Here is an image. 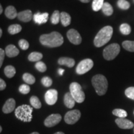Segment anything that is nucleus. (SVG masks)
Wrapping results in <instances>:
<instances>
[{
  "instance_id": "21",
  "label": "nucleus",
  "mask_w": 134,
  "mask_h": 134,
  "mask_svg": "<svg viewBox=\"0 0 134 134\" xmlns=\"http://www.w3.org/2000/svg\"><path fill=\"white\" fill-rule=\"evenodd\" d=\"M43 57V55L40 52H34L30 53L28 56V60L30 62H39Z\"/></svg>"
},
{
  "instance_id": "44",
  "label": "nucleus",
  "mask_w": 134,
  "mask_h": 134,
  "mask_svg": "<svg viewBox=\"0 0 134 134\" xmlns=\"http://www.w3.org/2000/svg\"><path fill=\"white\" fill-rule=\"evenodd\" d=\"M2 34H3L2 29H0V37H1V36H2Z\"/></svg>"
},
{
  "instance_id": "4",
  "label": "nucleus",
  "mask_w": 134,
  "mask_h": 134,
  "mask_svg": "<svg viewBox=\"0 0 134 134\" xmlns=\"http://www.w3.org/2000/svg\"><path fill=\"white\" fill-rule=\"evenodd\" d=\"M33 109L29 105L23 104L15 110V115L18 119L23 122H31L32 119Z\"/></svg>"
},
{
  "instance_id": "1",
  "label": "nucleus",
  "mask_w": 134,
  "mask_h": 134,
  "mask_svg": "<svg viewBox=\"0 0 134 134\" xmlns=\"http://www.w3.org/2000/svg\"><path fill=\"white\" fill-rule=\"evenodd\" d=\"M39 40L42 45L51 48L61 46L63 43L62 36L57 32H52L48 34L42 35Z\"/></svg>"
},
{
  "instance_id": "6",
  "label": "nucleus",
  "mask_w": 134,
  "mask_h": 134,
  "mask_svg": "<svg viewBox=\"0 0 134 134\" xmlns=\"http://www.w3.org/2000/svg\"><path fill=\"white\" fill-rule=\"evenodd\" d=\"M120 46L117 43H112L107 46L103 50V57L106 60H113L120 52Z\"/></svg>"
},
{
  "instance_id": "14",
  "label": "nucleus",
  "mask_w": 134,
  "mask_h": 134,
  "mask_svg": "<svg viewBox=\"0 0 134 134\" xmlns=\"http://www.w3.org/2000/svg\"><path fill=\"white\" fill-rule=\"evenodd\" d=\"M34 21L38 24H44L47 23L48 18V13H44L41 14V13H37L34 15Z\"/></svg>"
},
{
  "instance_id": "39",
  "label": "nucleus",
  "mask_w": 134,
  "mask_h": 134,
  "mask_svg": "<svg viewBox=\"0 0 134 134\" xmlns=\"http://www.w3.org/2000/svg\"><path fill=\"white\" fill-rule=\"evenodd\" d=\"M6 87V84L3 79H0V90L3 91Z\"/></svg>"
},
{
  "instance_id": "9",
  "label": "nucleus",
  "mask_w": 134,
  "mask_h": 134,
  "mask_svg": "<svg viewBox=\"0 0 134 134\" xmlns=\"http://www.w3.org/2000/svg\"><path fill=\"white\" fill-rule=\"evenodd\" d=\"M67 37L70 42L75 45H80L81 43L82 38L78 31L71 29L67 32Z\"/></svg>"
},
{
  "instance_id": "36",
  "label": "nucleus",
  "mask_w": 134,
  "mask_h": 134,
  "mask_svg": "<svg viewBox=\"0 0 134 134\" xmlns=\"http://www.w3.org/2000/svg\"><path fill=\"white\" fill-rule=\"evenodd\" d=\"M18 44H19V46L20 48H21L22 50H27L29 47V43L25 39H21L18 42Z\"/></svg>"
},
{
  "instance_id": "32",
  "label": "nucleus",
  "mask_w": 134,
  "mask_h": 134,
  "mask_svg": "<svg viewBox=\"0 0 134 134\" xmlns=\"http://www.w3.org/2000/svg\"><path fill=\"white\" fill-rule=\"evenodd\" d=\"M117 6L120 9L127 10L130 8V3L126 0H119L117 1Z\"/></svg>"
},
{
  "instance_id": "46",
  "label": "nucleus",
  "mask_w": 134,
  "mask_h": 134,
  "mask_svg": "<svg viewBox=\"0 0 134 134\" xmlns=\"http://www.w3.org/2000/svg\"><path fill=\"white\" fill-rule=\"evenodd\" d=\"M2 130H3V129H2V127H0V132H2Z\"/></svg>"
},
{
  "instance_id": "18",
  "label": "nucleus",
  "mask_w": 134,
  "mask_h": 134,
  "mask_svg": "<svg viewBox=\"0 0 134 134\" xmlns=\"http://www.w3.org/2000/svg\"><path fill=\"white\" fill-rule=\"evenodd\" d=\"M58 64L60 65H65L69 68H72L75 66V62L74 59L68 57H61L58 60Z\"/></svg>"
},
{
  "instance_id": "45",
  "label": "nucleus",
  "mask_w": 134,
  "mask_h": 134,
  "mask_svg": "<svg viewBox=\"0 0 134 134\" xmlns=\"http://www.w3.org/2000/svg\"><path fill=\"white\" fill-rule=\"evenodd\" d=\"M30 134H39V133H38V132H32V133H31Z\"/></svg>"
},
{
  "instance_id": "20",
  "label": "nucleus",
  "mask_w": 134,
  "mask_h": 134,
  "mask_svg": "<svg viewBox=\"0 0 134 134\" xmlns=\"http://www.w3.org/2000/svg\"><path fill=\"white\" fill-rule=\"evenodd\" d=\"M60 21L64 27L69 26L71 23V17L67 13L62 12L60 13Z\"/></svg>"
},
{
  "instance_id": "41",
  "label": "nucleus",
  "mask_w": 134,
  "mask_h": 134,
  "mask_svg": "<svg viewBox=\"0 0 134 134\" xmlns=\"http://www.w3.org/2000/svg\"><path fill=\"white\" fill-rule=\"evenodd\" d=\"M80 1L82 3H89L90 1V0H80Z\"/></svg>"
},
{
  "instance_id": "7",
  "label": "nucleus",
  "mask_w": 134,
  "mask_h": 134,
  "mask_svg": "<svg viewBox=\"0 0 134 134\" xmlns=\"http://www.w3.org/2000/svg\"><path fill=\"white\" fill-rule=\"evenodd\" d=\"M94 65L93 61L90 58H86L78 63L76 68L77 74L83 75L90 71L93 68Z\"/></svg>"
},
{
  "instance_id": "42",
  "label": "nucleus",
  "mask_w": 134,
  "mask_h": 134,
  "mask_svg": "<svg viewBox=\"0 0 134 134\" xmlns=\"http://www.w3.org/2000/svg\"><path fill=\"white\" fill-rule=\"evenodd\" d=\"M3 13V7L1 5H0V14H2Z\"/></svg>"
},
{
  "instance_id": "15",
  "label": "nucleus",
  "mask_w": 134,
  "mask_h": 134,
  "mask_svg": "<svg viewBox=\"0 0 134 134\" xmlns=\"http://www.w3.org/2000/svg\"><path fill=\"white\" fill-rule=\"evenodd\" d=\"M18 18L22 22L27 23L32 19V13L31 10H25L18 13Z\"/></svg>"
},
{
  "instance_id": "30",
  "label": "nucleus",
  "mask_w": 134,
  "mask_h": 134,
  "mask_svg": "<svg viewBox=\"0 0 134 134\" xmlns=\"http://www.w3.org/2000/svg\"><path fill=\"white\" fill-rule=\"evenodd\" d=\"M120 31L122 34L129 35L131 32V27H130V26L128 24L124 23V24L120 25Z\"/></svg>"
},
{
  "instance_id": "33",
  "label": "nucleus",
  "mask_w": 134,
  "mask_h": 134,
  "mask_svg": "<svg viewBox=\"0 0 134 134\" xmlns=\"http://www.w3.org/2000/svg\"><path fill=\"white\" fill-rule=\"evenodd\" d=\"M35 66H36V69L38 71L42 72V73L45 72L47 70L46 65L43 62H37L36 63V65H35Z\"/></svg>"
},
{
  "instance_id": "19",
  "label": "nucleus",
  "mask_w": 134,
  "mask_h": 134,
  "mask_svg": "<svg viewBox=\"0 0 134 134\" xmlns=\"http://www.w3.org/2000/svg\"><path fill=\"white\" fill-rule=\"evenodd\" d=\"M5 15L9 19H14L16 17H18V13H17L16 8L14 6H9L5 10Z\"/></svg>"
},
{
  "instance_id": "3",
  "label": "nucleus",
  "mask_w": 134,
  "mask_h": 134,
  "mask_svg": "<svg viewBox=\"0 0 134 134\" xmlns=\"http://www.w3.org/2000/svg\"><path fill=\"white\" fill-rule=\"evenodd\" d=\"M92 85L96 93L99 96L104 95L108 88V82L106 78L102 75L94 76L91 80Z\"/></svg>"
},
{
  "instance_id": "37",
  "label": "nucleus",
  "mask_w": 134,
  "mask_h": 134,
  "mask_svg": "<svg viewBox=\"0 0 134 134\" xmlns=\"http://www.w3.org/2000/svg\"><path fill=\"white\" fill-rule=\"evenodd\" d=\"M30 90H31V88L30 87L28 86L27 85H22L19 86V91L21 93L23 94H28L30 92Z\"/></svg>"
},
{
  "instance_id": "35",
  "label": "nucleus",
  "mask_w": 134,
  "mask_h": 134,
  "mask_svg": "<svg viewBox=\"0 0 134 134\" xmlns=\"http://www.w3.org/2000/svg\"><path fill=\"white\" fill-rule=\"evenodd\" d=\"M42 84L45 87H50L52 85V80L48 76H44L41 80Z\"/></svg>"
},
{
  "instance_id": "40",
  "label": "nucleus",
  "mask_w": 134,
  "mask_h": 134,
  "mask_svg": "<svg viewBox=\"0 0 134 134\" xmlns=\"http://www.w3.org/2000/svg\"><path fill=\"white\" fill-rule=\"evenodd\" d=\"M64 71L65 70H63V69H62V68H59V69H58V74H59L60 75H63V72H64Z\"/></svg>"
},
{
  "instance_id": "11",
  "label": "nucleus",
  "mask_w": 134,
  "mask_h": 134,
  "mask_svg": "<svg viewBox=\"0 0 134 134\" xmlns=\"http://www.w3.org/2000/svg\"><path fill=\"white\" fill-rule=\"evenodd\" d=\"M62 120V116L59 114H53L47 117L44 120V125L47 127H52L57 125Z\"/></svg>"
},
{
  "instance_id": "12",
  "label": "nucleus",
  "mask_w": 134,
  "mask_h": 134,
  "mask_svg": "<svg viewBox=\"0 0 134 134\" xmlns=\"http://www.w3.org/2000/svg\"><path fill=\"white\" fill-rule=\"evenodd\" d=\"M115 122L118 127L122 129H130L134 127L133 122L125 118L116 119Z\"/></svg>"
},
{
  "instance_id": "8",
  "label": "nucleus",
  "mask_w": 134,
  "mask_h": 134,
  "mask_svg": "<svg viewBox=\"0 0 134 134\" xmlns=\"http://www.w3.org/2000/svg\"><path fill=\"white\" fill-rule=\"evenodd\" d=\"M81 117V113L79 110H72L68 111L65 115L64 120L66 124L70 125L75 124Z\"/></svg>"
},
{
  "instance_id": "48",
  "label": "nucleus",
  "mask_w": 134,
  "mask_h": 134,
  "mask_svg": "<svg viewBox=\"0 0 134 134\" xmlns=\"http://www.w3.org/2000/svg\"><path fill=\"white\" fill-rule=\"evenodd\" d=\"M133 114H134V111H133Z\"/></svg>"
},
{
  "instance_id": "5",
  "label": "nucleus",
  "mask_w": 134,
  "mask_h": 134,
  "mask_svg": "<svg viewBox=\"0 0 134 134\" xmlns=\"http://www.w3.org/2000/svg\"><path fill=\"white\" fill-rule=\"evenodd\" d=\"M70 93L78 103H81L85 99V93L82 90L81 85L79 83L73 82L70 85Z\"/></svg>"
},
{
  "instance_id": "23",
  "label": "nucleus",
  "mask_w": 134,
  "mask_h": 134,
  "mask_svg": "<svg viewBox=\"0 0 134 134\" xmlns=\"http://www.w3.org/2000/svg\"><path fill=\"white\" fill-rule=\"evenodd\" d=\"M4 74L8 78H11L14 76L16 74V69L14 66H11V65H8L6 66L4 70Z\"/></svg>"
},
{
  "instance_id": "27",
  "label": "nucleus",
  "mask_w": 134,
  "mask_h": 134,
  "mask_svg": "<svg viewBox=\"0 0 134 134\" xmlns=\"http://www.w3.org/2000/svg\"><path fill=\"white\" fill-rule=\"evenodd\" d=\"M30 103H31L32 106L36 109H40L42 106L41 101H40L39 99L37 96H32L31 99H30Z\"/></svg>"
},
{
  "instance_id": "22",
  "label": "nucleus",
  "mask_w": 134,
  "mask_h": 134,
  "mask_svg": "<svg viewBox=\"0 0 134 134\" xmlns=\"http://www.w3.org/2000/svg\"><path fill=\"white\" fill-rule=\"evenodd\" d=\"M102 11L105 16H110L113 13V8L109 3L106 2L104 3L103 8H102Z\"/></svg>"
},
{
  "instance_id": "24",
  "label": "nucleus",
  "mask_w": 134,
  "mask_h": 134,
  "mask_svg": "<svg viewBox=\"0 0 134 134\" xmlns=\"http://www.w3.org/2000/svg\"><path fill=\"white\" fill-rule=\"evenodd\" d=\"M22 30V27L20 26L19 24H13L11 25L9 27H8V32H9L10 34H18Z\"/></svg>"
},
{
  "instance_id": "28",
  "label": "nucleus",
  "mask_w": 134,
  "mask_h": 134,
  "mask_svg": "<svg viewBox=\"0 0 134 134\" xmlns=\"http://www.w3.org/2000/svg\"><path fill=\"white\" fill-rule=\"evenodd\" d=\"M113 114L119 118H125L127 116V113L122 109H115L113 110Z\"/></svg>"
},
{
  "instance_id": "47",
  "label": "nucleus",
  "mask_w": 134,
  "mask_h": 134,
  "mask_svg": "<svg viewBox=\"0 0 134 134\" xmlns=\"http://www.w3.org/2000/svg\"><path fill=\"white\" fill-rule=\"evenodd\" d=\"M133 132H134V129H133Z\"/></svg>"
},
{
  "instance_id": "13",
  "label": "nucleus",
  "mask_w": 134,
  "mask_h": 134,
  "mask_svg": "<svg viewBox=\"0 0 134 134\" xmlns=\"http://www.w3.org/2000/svg\"><path fill=\"white\" fill-rule=\"evenodd\" d=\"M16 107V101L14 99L10 98L6 101L3 107V112L4 114H9L12 113Z\"/></svg>"
},
{
  "instance_id": "16",
  "label": "nucleus",
  "mask_w": 134,
  "mask_h": 134,
  "mask_svg": "<svg viewBox=\"0 0 134 134\" xmlns=\"http://www.w3.org/2000/svg\"><path fill=\"white\" fill-rule=\"evenodd\" d=\"M5 53L8 57L12 58L18 56L19 53V50L14 45H9L6 47Z\"/></svg>"
},
{
  "instance_id": "34",
  "label": "nucleus",
  "mask_w": 134,
  "mask_h": 134,
  "mask_svg": "<svg viewBox=\"0 0 134 134\" xmlns=\"http://www.w3.org/2000/svg\"><path fill=\"white\" fill-rule=\"evenodd\" d=\"M125 94L128 98L134 100V87H129L126 89L125 91Z\"/></svg>"
},
{
  "instance_id": "26",
  "label": "nucleus",
  "mask_w": 134,
  "mask_h": 134,
  "mask_svg": "<svg viewBox=\"0 0 134 134\" xmlns=\"http://www.w3.org/2000/svg\"><path fill=\"white\" fill-rule=\"evenodd\" d=\"M104 0H93L92 3V8L93 11H98L102 9L104 4Z\"/></svg>"
},
{
  "instance_id": "25",
  "label": "nucleus",
  "mask_w": 134,
  "mask_h": 134,
  "mask_svg": "<svg viewBox=\"0 0 134 134\" xmlns=\"http://www.w3.org/2000/svg\"><path fill=\"white\" fill-rule=\"evenodd\" d=\"M23 79L25 83L29 84V85H33L36 82V78L31 74L28 73H26L23 75Z\"/></svg>"
},
{
  "instance_id": "2",
  "label": "nucleus",
  "mask_w": 134,
  "mask_h": 134,
  "mask_svg": "<svg viewBox=\"0 0 134 134\" xmlns=\"http://www.w3.org/2000/svg\"><path fill=\"white\" fill-rule=\"evenodd\" d=\"M113 34V28L111 26H108L104 27L99 31L94 39V44L96 47H100L106 44L110 38Z\"/></svg>"
},
{
  "instance_id": "43",
  "label": "nucleus",
  "mask_w": 134,
  "mask_h": 134,
  "mask_svg": "<svg viewBox=\"0 0 134 134\" xmlns=\"http://www.w3.org/2000/svg\"><path fill=\"white\" fill-rule=\"evenodd\" d=\"M54 134H65V133L62 132H56V133H55Z\"/></svg>"
},
{
  "instance_id": "38",
  "label": "nucleus",
  "mask_w": 134,
  "mask_h": 134,
  "mask_svg": "<svg viewBox=\"0 0 134 134\" xmlns=\"http://www.w3.org/2000/svg\"><path fill=\"white\" fill-rule=\"evenodd\" d=\"M5 54H6V53H5L4 50H3L2 48H0V67L2 66L3 65Z\"/></svg>"
},
{
  "instance_id": "17",
  "label": "nucleus",
  "mask_w": 134,
  "mask_h": 134,
  "mask_svg": "<svg viewBox=\"0 0 134 134\" xmlns=\"http://www.w3.org/2000/svg\"><path fill=\"white\" fill-rule=\"evenodd\" d=\"M63 101H64L65 105H66L67 108L70 109L73 108L75 106V102H76L70 93H66L65 94Z\"/></svg>"
},
{
  "instance_id": "29",
  "label": "nucleus",
  "mask_w": 134,
  "mask_h": 134,
  "mask_svg": "<svg viewBox=\"0 0 134 134\" xmlns=\"http://www.w3.org/2000/svg\"><path fill=\"white\" fill-rule=\"evenodd\" d=\"M122 46L127 51L132 52H134V41H125L122 43Z\"/></svg>"
},
{
  "instance_id": "10",
  "label": "nucleus",
  "mask_w": 134,
  "mask_h": 134,
  "mask_svg": "<svg viewBox=\"0 0 134 134\" xmlns=\"http://www.w3.org/2000/svg\"><path fill=\"white\" fill-rule=\"evenodd\" d=\"M58 99V92L56 90L51 89L48 90L45 94V100L48 105H54Z\"/></svg>"
},
{
  "instance_id": "31",
  "label": "nucleus",
  "mask_w": 134,
  "mask_h": 134,
  "mask_svg": "<svg viewBox=\"0 0 134 134\" xmlns=\"http://www.w3.org/2000/svg\"><path fill=\"white\" fill-rule=\"evenodd\" d=\"M60 21V13L58 10L55 11L51 16V23L53 24H57Z\"/></svg>"
}]
</instances>
